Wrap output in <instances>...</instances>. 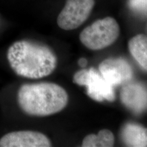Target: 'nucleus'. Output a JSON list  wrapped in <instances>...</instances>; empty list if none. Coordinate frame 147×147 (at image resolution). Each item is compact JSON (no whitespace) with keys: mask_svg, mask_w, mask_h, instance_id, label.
Listing matches in <instances>:
<instances>
[{"mask_svg":"<svg viewBox=\"0 0 147 147\" xmlns=\"http://www.w3.org/2000/svg\"><path fill=\"white\" fill-rule=\"evenodd\" d=\"M78 65L81 67H86V65H87V60L85 58H81L78 60Z\"/></svg>","mask_w":147,"mask_h":147,"instance_id":"obj_13","label":"nucleus"},{"mask_svg":"<svg viewBox=\"0 0 147 147\" xmlns=\"http://www.w3.org/2000/svg\"><path fill=\"white\" fill-rule=\"evenodd\" d=\"M47 136L38 131H18L8 133L0 139V147H50Z\"/></svg>","mask_w":147,"mask_h":147,"instance_id":"obj_7","label":"nucleus"},{"mask_svg":"<svg viewBox=\"0 0 147 147\" xmlns=\"http://www.w3.org/2000/svg\"><path fill=\"white\" fill-rule=\"evenodd\" d=\"M115 144V136L108 129H102L97 135L89 134L82 141L83 147H110Z\"/></svg>","mask_w":147,"mask_h":147,"instance_id":"obj_11","label":"nucleus"},{"mask_svg":"<svg viewBox=\"0 0 147 147\" xmlns=\"http://www.w3.org/2000/svg\"><path fill=\"white\" fill-rule=\"evenodd\" d=\"M129 5L134 12L147 14V0H129Z\"/></svg>","mask_w":147,"mask_h":147,"instance_id":"obj_12","label":"nucleus"},{"mask_svg":"<svg viewBox=\"0 0 147 147\" xmlns=\"http://www.w3.org/2000/svg\"><path fill=\"white\" fill-rule=\"evenodd\" d=\"M74 83L80 86H85L87 94L91 98L97 102L107 100L113 102L115 93L113 86L95 69H83L74 74L73 78Z\"/></svg>","mask_w":147,"mask_h":147,"instance_id":"obj_4","label":"nucleus"},{"mask_svg":"<svg viewBox=\"0 0 147 147\" xmlns=\"http://www.w3.org/2000/svg\"><path fill=\"white\" fill-rule=\"evenodd\" d=\"M17 102L27 115L46 117L61 111L67 106L68 95L63 87L52 82L24 84L18 91Z\"/></svg>","mask_w":147,"mask_h":147,"instance_id":"obj_2","label":"nucleus"},{"mask_svg":"<svg viewBox=\"0 0 147 147\" xmlns=\"http://www.w3.org/2000/svg\"><path fill=\"white\" fill-rule=\"evenodd\" d=\"M120 27L113 17L97 20L80 34V40L91 50H101L113 45L119 36Z\"/></svg>","mask_w":147,"mask_h":147,"instance_id":"obj_3","label":"nucleus"},{"mask_svg":"<svg viewBox=\"0 0 147 147\" xmlns=\"http://www.w3.org/2000/svg\"><path fill=\"white\" fill-rule=\"evenodd\" d=\"M101 75L112 85H120L129 82L133 77L131 67L123 59H107L99 66Z\"/></svg>","mask_w":147,"mask_h":147,"instance_id":"obj_6","label":"nucleus"},{"mask_svg":"<svg viewBox=\"0 0 147 147\" xmlns=\"http://www.w3.org/2000/svg\"><path fill=\"white\" fill-rule=\"evenodd\" d=\"M121 138L127 146H147V128L139 124L126 123L121 130Z\"/></svg>","mask_w":147,"mask_h":147,"instance_id":"obj_9","label":"nucleus"},{"mask_svg":"<svg viewBox=\"0 0 147 147\" xmlns=\"http://www.w3.org/2000/svg\"><path fill=\"white\" fill-rule=\"evenodd\" d=\"M128 48L138 63L147 71V36L138 34L133 37L129 41Z\"/></svg>","mask_w":147,"mask_h":147,"instance_id":"obj_10","label":"nucleus"},{"mask_svg":"<svg viewBox=\"0 0 147 147\" xmlns=\"http://www.w3.org/2000/svg\"><path fill=\"white\" fill-rule=\"evenodd\" d=\"M121 91L123 104L136 115L142 113L147 108V89L138 82H127Z\"/></svg>","mask_w":147,"mask_h":147,"instance_id":"obj_8","label":"nucleus"},{"mask_svg":"<svg viewBox=\"0 0 147 147\" xmlns=\"http://www.w3.org/2000/svg\"><path fill=\"white\" fill-rule=\"evenodd\" d=\"M7 59L16 74L31 79L49 76L57 64V56L50 48L29 40L12 44L7 52Z\"/></svg>","mask_w":147,"mask_h":147,"instance_id":"obj_1","label":"nucleus"},{"mask_svg":"<svg viewBox=\"0 0 147 147\" xmlns=\"http://www.w3.org/2000/svg\"><path fill=\"white\" fill-rule=\"evenodd\" d=\"M94 5V0H67L57 17L58 26L64 30L78 28L89 18Z\"/></svg>","mask_w":147,"mask_h":147,"instance_id":"obj_5","label":"nucleus"}]
</instances>
